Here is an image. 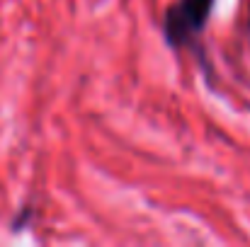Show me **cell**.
Masks as SVG:
<instances>
[{
  "label": "cell",
  "mask_w": 250,
  "mask_h": 247,
  "mask_svg": "<svg viewBox=\"0 0 250 247\" xmlns=\"http://www.w3.org/2000/svg\"><path fill=\"white\" fill-rule=\"evenodd\" d=\"M248 27H250V17H248Z\"/></svg>",
  "instance_id": "obj_2"
},
{
  "label": "cell",
  "mask_w": 250,
  "mask_h": 247,
  "mask_svg": "<svg viewBox=\"0 0 250 247\" xmlns=\"http://www.w3.org/2000/svg\"><path fill=\"white\" fill-rule=\"evenodd\" d=\"M216 0H177L163 12V41L172 51L189 49L207 29Z\"/></svg>",
  "instance_id": "obj_1"
}]
</instances>
